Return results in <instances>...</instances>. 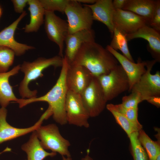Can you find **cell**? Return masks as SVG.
<instances>
[{
    "instance_id": "6da1fadb",
    "label": "cell",
    "mask_w": 160,
    "mask_h": 160,
    "mask_svg": "<svg viewBox=\"0 0 160 160\" xmlns=\"http://www.w3.org/2000/svg\"><path fill=\"white\" fill-rule=\"evenodd\" d=\"M118 63L106 48L94 41L83 44L71 64L83 66L98 77L108 73Z\"/></svg>"
},
{
    "instance_id": "7a4b0ae2",
    "label": "cell",
    "mask_w": 160,
    "mask_h": 160,
    "mask_svg": "<svg viewBox=\"0 0 160 160\" xmlns=\"http://www.w3.org/2000/svg\"><path fill=\"white\" fill-rule=\"evenodd\" d=\"M68 65L65 56L59 77L52 88L44 95L30 99H19L16 103L20 108L36 102H45L49 104L54 120L61 125L67 123L65 111V104L68 89L66 76Z\"/></svg>"
},
{
    "instance_id": "3957f363",
    "label": "cell",
    "mask_w": 160,
    "mask_h": 160,
    "mask_svg": "<svg viewBox=\"0 0 160 160\" xmlns=\"http://www.w3.org/2000/svg\"><path fill=\"white\" fill-rule=\"evenodd\" d=\"M63 58L55 56L50 58L41 57L32 62L24 61L20 65V70L24 76L20 83L19 88L20 95L22 99H30L37 97L36 90H31L28 85L32 81L43 76L42 72L46 68L53 66L55 68L62 67Z\"/></svg>"
},
{
    "instance_id": "277c9868",
    "label": "cell",
    "mask_w": 160,
    "mask_h": 160,
    "mask_svg": "<svg viewBox=\"0 0 160 160\" xmlns=\"http://www.w3.org/2000/svg\"><path fill=\"white\" fill-rule=\"evenodd\" d=\"M35 131L40 144L44 149L58 153L62 156L71 157L69 150L70 143L61 135L55 124L41 125Z\"/></svg>"
},
{
    "instance_id": "5b68a950",
    "label": "cell",
    "mask_w": 160,
    "mask_h": 160,
    "mask_svg": "<svg viewBox=\"0 0 160 160\" xmlns=\"http://www.w3.org/2000/svg\"><path fill=\"white\" fill-rule=\"evenodd\" d=\"M97 77L107 101L129 89V79L121 65H116L108 73Z\"/></svg>"
},
{
    "instance_id": "8992f818",
    "label": "cell",
    "mask_w": 160,
    "mask_h": 160,
    "mask_svg": "<svg viewBox=\"0 0 160 160\" xmlns=\"http://www.w3.org/2000/svg\"><path fill=\"white\" fill-rule=\"evenodd\" d=\"M67 18L68 34L83 30L91 29L93 19L90 8L76 0H69L64 13Z\"/></svg>"
},
{
    "instance_id": "52a82bcc",
    "label": "cell",
    "mask_w": 160,
    "mask_h": 160,
    "mask_svg": "<svg viewBox=\"0 0 160 160\" xmlns=\"http://www.w3.org/2000/svg\"><path fill=\"white\" fill-rule=\"evenodd\" d=\"M80 95L90 117L98 116L106 106L107 101L96 76H94L89 84Z\"/></svg>"
},
{
    "instance_id": "ba28073f",
    "label": "cell",
    "mask_w": 160,
    "mask_h": 160,
    "mask_svg": "<svg viewBox=\"0 0 160 160\" xmlns=\"http://www.w3.org/2000/svg\"><path fill=\"white\" fill-rule=\"evenodd\" d=\"M157 61L155 60L146 61V72L132 87L131 91L139 93L143 101L160 97V73L157 71L152 74L151 71Z\"/></svg>"
},
{
    "instance_id": "9c48e42d",
    "label": "cell",
    "mask_w": 160,
    "mask_h": 160,
    "mask_svg": "<svg viewBox=\"0 0 160 160\" xmlns=\"http://www.w3.org/2000/svg\"><path fill=\"white\" fill-rule=\"evenodd\" d=\"M67 123L88 128L90 117L82 101L80 94L68 91L65 104Z\"/></svg>"
},
{
    "instance_id": "30bf717a",
    "label": "cell",
    "mask_w": 160,
    "mask_h": 160,
    "mask_svg": "<svg viewBox=\"0 0 160 160\" xmlns=\"http://www.w3.org/2000/svg\"><path fill=\"white\" fill-rule=\"evenodd\" d=\"M44 23L48 38L57 45L59 56L63 57L64 43L68 33L67 22L57 16L54 12L45 11Z\"/></svg>"
},
{
    "instance_id": "8fae6325",
    "label": "cell",
    "mask_w": 160,
    "mask_h": 160,
    "mask_svg": "<svg viewBox=\"0 0 160 160\" xmlns=\"http://www.w3.org/2000/svg\"><path fill=\"white\" fill-rule=\"evenodd\" d=\"M94 76L83 66L68 64L66 76L68 91L80 94L89 84Z\"/></svg>"
},
{
    "instance_id": "7c38bea8",
    "label": "cell",
    "mask_w": 160,
    "mask_h": 160,
    "mask_svg": "<svg viewBox=\"0 0 160 160\" xmlns=\"http://www.w3.org/2000/svg\"><path fill=\"white\" fill-rule=\"evenodd\" d=\"M7 111L6 108H0V144L35 131L41 125L43 121L49 116L46 111L39 120L33 125L25 128H19L12 127L7 121Z\"/></svg>"
},
{
    "instance_id": "4fadbf2b",
    "label": "cell",
    "mask_w": 160,
    "mask_h": 160,
    "mask_svg": "<svg viewBox=\"0 0 160 160\" xmlns=\"http://www.w3.org/2000/svg\"><path fill=\"white\" fill-rule=\"evenodd\" d=\"M27 14L24 11L16 20L0 32V46L11 49L16 56L22 55L27 51L35 48L33 46L18 42L14 38L15 33L19 23Z\"/></svg>"
},
{
    "instance_id": "5bb4252c",
    "label": "cell",
    "mask_w": 160,
    "mask_h": 160,
    "mask_svg": "<svg viewBox=\"0 0 160 160\" xmlns=\"http://www.w3.org/2000/svg\"><path fill=\"white\" fill-rule=\"evenodd\" d=\"M113 21L114 28L126 34L134 33L145 25H148L143 17L131 12L122 9H115Z\"/></svg>"
},
{
    "instance_id": "9a60e30c",
    "label": "cell",
    "mask_w": 160,
    "mask_h": 160,
    "mask_svg": "<svg viewBox=\"0 0 160 160\" xmlns=\"http://www.w3.org/2000/svg\"><path fill=\"white\" fill-rule=\"evenodd\" d=\"M106 49L116 58L126 74L129 82V92H130L133 86L146 72V61L139 60L137 63L130 61L122 55L111 47L107 46Z\"/></svg>"
},
{
    "instance_id": "2e32d148",
    "label": "cell",
    "mask_w": 160,
    "mask_h": 160,
    "mask_svg": "<svg viewBox=\"0 0 160 160\" xmlns=\"http://www.w3.org/2000/svg\"><path fill=\"white\" fill-rule=\"evenodd\" d=\"M95 41V33L92 29L81 30L68 34L65 41V55L69 64L73 62L82 45L86 43Z\"/></svg>"
},
{
    "instance_id": "e0dca14e",
    "label": "cell",
    "mask_w": 160,
    "mask_h": 160,
    "mask_svg": "<svg viewBox=\"0 0 160 160\" xmlns=\"http://www.w3.org/2000/svg\"><path fill=\"white\" fill-rule=\"evenodd\" d=\"M91 9L93 20L105 25L113 35L114 26L113 21L115 9L111 0H96L92 4L87 5Z\"/></svg>"
},
{
    "instance_id": "ac0fdd59",
    "label": "cell",
    "mask_w": 160,
    "mask_h": 160,
    "mask_svg": "<svg viewBox=\"0 0 160 160\" xmlns=\"http://www.w3.org/2000/svg\"><path fill=\"white\" fill-rule=\"evenodd\" d=\"M128 41L134 39L141 38L147 40L149 44V50L154 60H160V35L159 32L145 25L133 33L127 34Z\"/></svg>"
},
{
    "instance_id": "d6986e66",
    "label": "cell",
    "mask_w": 160,
    "mask_h": 160,
    "mask_svg": "<svg viewBox=\"0 0 160 160\" xmlns=\"http://www.w3.org/2000/svg\"><path fill=\"white\" fill-rule=\"evenodd\" d=\"M20 69V65H18L9 71L0 73V105L1 107L6 108L11 101L16 102L18 100L13 92L9 79L18 73Z\"/></svg>"
},
{
    "instance_id": "ffe728a7",
    "label": "cell",
    "mask_w": 160,
    "mask_h": 160,
    "mask_svg": "<svg viewBox=\"0 0 160 160\" xmlns=\"http://www.w3.org/2000/svg\"><path fill=\"white\" fill-rule=\"evenodd\" d=\"M156 3V1L152 0H127L122 9L131 12L143 17L149 26Z\"/></svg>"
},
{
    "instance_id": "44dd1931",
    "label": "cell",
    "mask_w": 160,
    "mask_h": 160,
    "mask_svg": "<svg viewBox=\"0 0 160 160\" xmlns=\"http://www.w3.org/2000/svg\"><path fill=\"white\" fill-rule=\"evenodd\" d=\"M28 4L30 21L23 29L25 33L36 32L44 23L45 11L39 0H28Z\"/></svg>"
},
{
    "instance_id": "7402d4cb",
    "label": "cell",
    "mask_w": 160,
    "mask_h": 160,
    "mask_svg": "<svg viewBox=\"0 0 160 160\" xmlns=\"http://www.w3.org/2000/svg\"><path fill=\"white\" fill-rule=\"evenodd\" d=\"M27 155V160H43L48 156L53 157L57 153L47 152L41 145L35 131L32 132L29 140L21 146Z\"/></svg>"
},
{
    "instance_id": "603a6c76",
    "label": "cell",
    "mask_w": 160,
    "mask_h": 160,
    "mask_svg": "<svg viewBox=\"0 0 160 160\" xmlns=\"http://www.w3.org/2000/svg\"><path fill=\"white\" fill-rule=\"evenodd\" d=\"M113 35V39L109 45L116 51L120 50L123 53V55L130 61L134 62L129 49L127 34L115 27Z\"/></svg>"
},
{
    "instance_id": "cb8c5ba5",
    "label": "cell",
    "mask_w": 160,
    "mask_h": 160,
    "mask_svg": "<svg viewBox=\"0 0 160 160\" xmlns=\"http://www.w3.org/2000/svg\"><path fill=\"white\" fill-rule=\"evenodd\" d=\"M138 138L147 154L148 160H156L160 153L159 142L151 140L142 129L138 132Z\"/></svg>"
},
{
    "instance_id": "d4e9b609",
    "label": "cell",
    "mask_w": 160,
    "mask_h": 160,
    "mask_svg": "<svg viewBox=\"0 0 160 160\" xmlns=\"http://www.w3.org/2000/svg\"><path fill=\"white\" fill-rule=\"evenodd\" d=\"M106 108L109 111H113L118 112L125 116L132 122L139 129H142V126L138 120V108H127L121 104L115 105L109 104Z\"/></svg>"
},
{
    "instance_id": "484cf974",
    "label": "cell",
    "mask_w": 160,
    "mask_h": 160,
    "mask_svg": "<svg viewBox=\"0 0 160 160\" xmlns=\"http://www.w3.org/2000/svg\"><path fill=\"white\" fill-rule=\"evenodd\" d=\"M138 132L133 133L129 137L131 154L134 160H148L147 154L139 140Z\"/></svg>"
},
{
    "instance_id": "4316f807",
    "label": "cell",
    "mask_w": 160,
    "mask_h": 160,
    "mask_svg": "<svg viewBox=\"0 0 160 160\" xmlns=\"http://www.w3.org/2000/svg\"><path fill=\"white\" fill-rule=\"evenodd\" d=\"M15 55L14 52L11 49L0 46V73L8 71L13 63Z\"/></svg>"
},
{
    "instance_id": "83f0119b",
    "label": "cell",
    "mask_w": 160,
    "mask_h": 160,
    "mask_svg": "<svg viewBox=\"0 0 160 160\" xmlns=\"http://www.w3.org/2000/svg\"><path fill=\"white\" fill-rule=\"evenodd\" d=\"M114 117L116 122L125 131L128 137L133 133L140 130L132 122L122 114L116 111H110Z\"/></svg>"
},
{
    "instance_id": "f1b7e54d",
    "label": "cell",
    "mask_w": 160,
    "mask_h": 160,
    "mask_svg": "<svg viewBox=\"0 0 160 160\" xmlns=\"http://www.w3.org/2000/svg\"><path fill=\"white\" fill-rule=\"evenodd\" d=\"M69 0H39L45 11L64 13Z\"/></svg>"
},
{
    "instance_id": "f546056e",
    "label": "cell",
    "mask_w": 160,
    "mask_h": 160,
    "mask_svg": "<svg viewBox=\"0 0 160 160\" xmlns=\"http://www.w3.org/2000/svg\"><path fill=\"white\" fill-rule=\"evenodd\" d=\"M143 101L139 93L132 92L129 95L125 96L122 97L121 104L127 108H138V104Z\"/></svg>"
},
{
    "instance_id": "4dcf8cb0",
    "label": "cell",
    "mask_w": 160,
    "mask_h": 160,
    "mask_svg": "<svg viewBox=\"0 0 160 160\" xmlns=\"http://www.w3.org/2000/svg\"><path fill=\"white\" fill-rule=\"evenodd\" d=\"M158 32L160 31V1H156L155 7L149 26Z\"/></svg>"
},
{
    "instance_id": "1f68e13d",
    "label": "cell",
    "mask_w": 160,
    "mask_h": 160,
    "mask_svg": "<svg viewBox=\"0 0 160 160\" xmlns=\"http://www.w3.org/2000/svg\"><path fill=\"white\" fill-rule=\"evenodd\" d=\"M28 0H12L15 11L17 13L22 14L24 9L28 4Z\"/></svg>"
},
{
    "instance_id": "d6a6232c",
    "label": "cell",
    "mask_w": 160,
    "mask_h": 160,
    "mask_svg": "<svg viewBox=\"0 0 160 160\" xmlns=\"http://www.w3.org/2000/svg\"><path fill=\"white\" fill-rule=\"evenodd\" d=\"M127 0H114L112 1V4L115 9H122L126 3Z\"/></svg>"
},
{
    "instance_id": "836d02e7",
    "label": "cell",
    "mask_w": 160,
    "mask_h": 160,
    "mask_svg": "<svg viewBox=\"0 0 160 160\" xmlns=\"http://www.w3.org/2000/svg\"><path fill=\"white\" fill-rule=\"evenodd\" d=\"M160 97H155L149 99L147 101L158 107L160 106Z\"/></svg>"
},
{
    "instance_id": "e575fe53",
    "label": "cell",
    "mask_w": 160,
    "mask_h": 160,
    "mask_svg": "<svg viewBox=\"0 0 160 160\" xmlns=\"http://www.w3.org/2000/svg\"><path fill=\"white\" fill-rule=\"evenodd\" d=\"M62 160H72V159L71 157H66L64 156H62ZM81 160H94L89 155V152H87V154L83 158L81 159Z\"/></svg>"
},
{
    "instance_id": "d590c367",
    "label": "cell",
    "mask_w": 160,
    "mask_h": 160,
    "mask_svg": "<svg viewBox=\"0 0 160 160\" xmlns=\"http://www.w3.org/2000/svg\"><path fill=\"white\" fill-rule=\"evenodd\" d=\"M79 3L84 4L90 5L95 3L96 0H76Z\"/></svg>"
},
{
    "instance_id": "8d00e7d4",
    "label": "cell",
    "mask_w": 160,
    "mask_h": 160,
    "mask_svg": "<svg viewBox=\"0 0 160 160\" xmlns=\"http://www.w3.org/2000/svg\"><path fill=\"white\" fill-rule=\"evenodd\" d=\"M156 160H160V153L157 156Z\"/></svg>"
},
{
    "instance_id": "74e56055",
    "label": "cell",
    "mask_w": 160,
    "mask_h": 160,
    "mask_svg": "<svg viewBox=\"0 0 160 160\" xmlns=\"http://www.w3.org/2000/svg\"><path fill=\"white\" fill-rule=\"evenodd\" d=\"M2 12V9L1 7L0 6V17L1 15Z\"/></svg>"
}]
</instances>
